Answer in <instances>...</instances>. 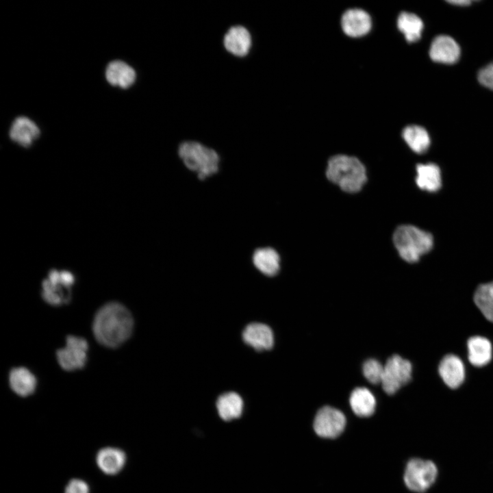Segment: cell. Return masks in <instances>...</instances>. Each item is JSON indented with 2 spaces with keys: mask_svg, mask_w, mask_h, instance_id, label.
<instances>
[{
  "mask_svg": "<svg viewBox=\"0 0 493 493\" xmlns=\"http://www.w3.org/2000/svg\"><path fill=\"white\" fill-rule=\"evenodd\" d=\"M134 325L129 310L121 303L112 301L105 303L96 312L92 332L98 343L116 349L131 337Z\"/></svg>",
  "mask_w": 493,
  "mask_h": 493,
  "instance_id": "cell-1",
  "label": "cell"
},
{
  "mask_svg": "<svg viewBox=\"0 0 493 493\" xmlns=\"http://www.w3.org/2000/svg\"><path fill=\"white\" fill-rule=\"evenodd\" d=\"M327 179L343 192H360L368 181L367 170L356 157L337 154L329 158L325 170Z\"/></svg>",
  "mask_w": 493,
  "mask_h": 493,
  "instance_id": "cell-2",
  "label": "cell"
},
{
  "mask_svg": "<svg viewBox=\"0 0 493 493\" xmlns=\"http://www.w3.org/2000/svg\"><path fill=\"white\" fill-rule=\"evenodd\" d=\"M393 244L400 257L407 263H416L433 248L431 233L418 227L403 224L397 226L392 236Z\"/></svg>",
  "mask_w": 493,
  "mask_h": 493,
  "instance_id": "cell-3",
  "label": "cell"
},
{
  "mask_svg": "<svg viewBox=\"0 0 493 493\" xmlns=\"http://www.w3.org/2000/svg\"><path fill=\"white\" fill-rule=\"evenodd\" d=\"M178 155L184 166L194 173L200 180H205L218 173L220 157L212 148L197 141H185L178 147Z\"/></svg>",
  "mask_w": 493,
  "mask_h": 493,
  "instance_id": "cell-4",
  "label": "cell"
},
{
  "mask_svg": "<svg viewBox=\"0 0 493 493\" xmlns=\"http://www.w3.org/2000/svg\"><path fill=\"white\" fill-rule=\"evenodd\" d=\"M74 275L66 270L51 269L42 280L41 296L49 305L61 306L70 303Z\"/></svg>",
  "mask_w": 493,
  "mask_h": 493,
  "instance_id": "cell-5",
  "label": "cell"
},
{
  "mask_svg": "<svg viewBox=\"0 0 493 493\" xmlns=\"http://www.w3.org/2000/svg\"><path fill=\"white\" fill-rule=\"evenodd\" d=\"M438 475V470L433 462L416 457L407 462L403 481L409 490L422 493L433 485Z\"/></svg>",
  "mask_w": 493,
  "mask_h": 493,
  "instance_id": "cell-6",
  "label": "cell"
},
{
  "mask_svg": "<svg viewBox=\"0 0 493 493\" xmlns=\"http://www.w3.org/2000/svg\"><path fill=\"white\" fill-rule=\"evenodd\" d=\"M412 367L409 361L398 355L389 357L383 366L381 385L388 394L396 393L412 377Z\"/></svg>",
  "mask_w": 493,
  "mask_h": 493,
  "instance_id": "cell-7",
  "label": "cell"
},
{
  "mask_svg": "<svg viewBox=\"0 0 493 493\" xmlns=\"http://www.w3.org/2000/svg\"><path fill=\"white\" fill-rule=\"evenodd\" d=\"M88 350V344L86 339L68 335L66 336L65 347L55 352L57 361L65 371L82 369L87 362Z\"/></svg>",
  "mask_w": 493,
  "mask_h": 493,
  "instance_id": "cell-8",
  "label": "cell"
},
{
  "mask_svg": "<svg viewBox=\"0 0 493 493\" xmlns=\"http://www.w3.org/2000/svg\"><path fill=\"white\" fill-rule=\"evenodd\" d=\"M346 422V417L340 410L330 406H324L315 416L314 429L320 437L336 438L343 432Z\"/></svg>",
  "mask_w": 493,
  "mask_h": 493,
  "instance_id": "cell-9",
  "label": "cell"
},
{
  "mask_svg": "<svg viewBox=\"0 0 493 493\" xmlns=\"http://www.w3.org/2000/svg\"><path fill=\"white\" fill-rule=\"evenodd\" d=\"M343 31L351 37H360L369 32L372 27L370 16L358 8L347 10L341 18Z\"/></svg>",
  "mask_w": 493,
  "mask_h": 493,
  "instance_id": "cell-10",
  "label": "cell"
},
{
  "mask_svg": "<svg viewBox=\"0 0 493 493\" xmlns=\"http://www.w3.org/2000/svg\"><path fill=\"white\" fill-rule=\"evenodd\" d=\"M431 58L436 62L452 64L458 60L460 48L456 41L447 35H439L432 41L429 49Z\"/></svg>",
  "mask_w": 493,
  "mask_h": 493,
  "instance_id": "cell-11",
  "label": "cell"
},
{
  "mask_svg": "<svg viewBox=\"0 0 493 493\" xmlns=\"http://www.w3.org/2000/svg\"><path fill=\"white\" fill-rule=\"evenodd\" d=\"M438 372L444 383L452 389L460 386L465 379L462 361L455 355H447L440 361Z\"/></svg>",
  "mask_w": 493,
  "mask_h": 493,
  "instance_id": "cell-12",
  "label": "cell"
},
{
  "mask_svg": "<svg viewBox=\"0 0 493 493\" xmlns=\"http://www.w3.org/2000/svg\"><path fill=\"white\" fill-rule=\"evenodd\" d=\"M416 172L415 182L420 190L429 192H436L442 188V173L437 164L434 162L417 164Z\"/></svg>",
  "mask_w": 493,
  "mask_h": 493,
  "instance_id": "cell-13",
  "label": "cell"
},
{
  "mask_svg": "<svg viewBox=\"0 0 493 493\" xmlns=\"http://www.w3.org/2000/svg\"><path fill=\"white\" fill-rule=\"evenodd\" d=\"M251 43L250 32L246 27L241 25L230 27L223 39L226 50L238 57L246 55L251 49Z\"/></svg>",
  "mask_w": 493,
  "mask_h": 493,
  "instance_id": "cell-14",
  "label": "cell"
},
{
  "mask_svg": "<svg viewBox=\"0 0 493 493\" xmlns=\"http://www.w3.org/2000/svg\"><path fill=\"white\" fill-rule=\"evenodd\" d=\"M246 344L256 351L270 349L274 344V336L271 329L266 325L253 323L248 325L242 333Z\"/></svg>",
  "mask_w": 493,
  "mask_h": 493,
  "instance_id": "cell-15",
  "label": "cell"
},
{
  "mask_svg": "<svg viewBox=\"0 0 493 493\" xmlns=\"http://www.w3.org/2000/svg\"><path fill=\"white\" fill-rule=\"evenodd\" d=\"M252 263L257 270L268 277L277 275L280 270L281 257L273 247H259L252 254Z\"/></svg>",
  "mask_w": 493,
  "mask_h": 493,
  "instance_id": "cell-16",
  "label": "cell"
},
{
  "mask_svg": "<svg viewBox=\"0 0 493 493\" xmlns=\"http://www.w3.org/2000/svg\"><path fill=\"white\" fill-rule=\"evenodd\" d=\"M39 135L40 129L38 126L25 116L16 118L10 130V138L23 147H30Z\"/></svg>",
  "mask_w": 493,
  "mask_h": 493,
  "instance_id": "cell-17",
  "label": "cell"
},
{
  "mask_svg": "<svg viewBox=\"0 0 493 493\" xmlns=\"http://www.w3.org/2000/svg\"><path fill=\"white\" fill-rule=\"evenodd\" d=\"M8 379L12 390L20 396L31 395L36 389V377L25 367L12 368L9 372Z\"/></svg>",
  "mask_w": 493,
  "mask_h": 493,
  "instance_id": "cell-18",
  "label": "cell"
},
{
  "mask_svg": "<svg viewBox=\"0 0 493 493\" xmlns=\"http://www.w3.org/2000/svg\"><path fill=\"white\" fill-rule=\"evenodd\" d=\"M126 455L121 449L106 447L99 451L96 462L99 469L105 474L114 475L124 467Z\"/></svg>",
  "mask_w": 493,
  "mask_h": 493,
  "instance_id": "cell-19",
  "label": "cell"
},
{
  "mask_svg": "<svg viewBox=\"0 0 493 493\" xmlns=\"http://www.w3.org/2000/svg\"><path fill=\"white\" fill-rule=\"evenodd\" d=\"M105 77L111 85L127 88L134 83L136 74L134 69L125 62L114 60L108 65Z\"/></svg>",
  "mask_w": 493,
  "mask_h": 493,
  "instance_id": "cell-20",
  "label": "cell"
},
{
  "mask_svg": "<svg viewBox=\"0 0 493 493\" xmlns=\"http://www.w3.org/2000/svg\"><path fill=\"white\" fill-rule=\"evenodd\" d=\"M468 358L471 364L477 367L486 365L492 359V344L482 336H473L467 342Z\"/></svg>",
  "mask_w": 493,
  "mask_h": 493,
  "instance_id": "cell-21",
  "label": "cell"
},
{
  "mask_svg": "<svg viewBox=\"0 0 493 493\" xmlns=\"http://www.w3.org/2000/svg\"><path fill=\"white\" fill-rule=\"evenodd\" d=\"M349 403L357 416L369 417L375 412L376 399L368 388H355L351 394Z\"/></svg>",
  "mask_w": 493,
  "mask_h": 493,
  "instance_id": "cell-22",
  "label": "cell"
},
{
  "mask_svg": "<svg viewBox=\"0 0 493 493\" xmlns=\"http://www.w3.org/2000/svg\"><path fill=\"white\" fill-rule=\"evenodd\" d=\"M220 417L226 421L239 418L243 409V401L236 392H227L220 395L216 402Z\"/></svg>",
  "mask_w": 493,
  "mask_h": 493,
  "instance_id": "cell-23",
  "label": "cell"
},
{
  "mask_svg": "<svg viewBox=\"0 0 493 493\" xmlns=\"http://www.w3.org/2000/svg\"><path fill=\"white\" fill-rule=\"evenodd\" d=\"M402 137L409 147L415 153L422 154L429 149L431 143L427 130L419 125H409L402 131Z\"/></svg>",
  "mask_w": 493,
  "mask_h": 493,
  "instance_id": "cell-24",
  "label": "cell"
},
{
  "mask_svg": "<svg viewBox=\"0 0 493 493\" xmlns=\"http://www.w3.org/2000/svg\"><path fill=\"white\" fill-rule=\"evenodd\" d=\"M397 27L408 42H415L421 36L423 22L416 14L403 12L398 16Z\"/></svg>",
  "mask_w": 493,
  "mask_h": 493,
  "instance_id": "cell-25",
  "label": "cell"
},
{
  "mask_svg": "<svg viewBox=\"0 0 493 493\" xmlns=\"http://www.w3.org/2000/svg\"><path fill=\"white\" fill-rule=\"evenodd\" d=\"M474 302L483 315L493 322V281L479 285L474 294Z\"/></svg>",
  "mask_w": 493,
  "mask_h": 493,
  "instance_id": "cell-26",
  "label": "cell"
},
{
  "mask_svg": "<svg viewBox=\"0 0 493 493\" xmlns=\"http://www.w3.org/2000/svg\"><path fill=\"white\" fill-rule=\"evenodd\" d=\"M363 374L371 383L377 384L381 382L383 366L375 359L366 360L363 364Z\"/></svg>",
  "mask_w": 493,
  "mask_h": 493,
  "instance_id": "cell-27",
  "label": "cell"
},
{
  "mask_svg": "<svg viewBox=\"0 0 493 493\" xmlns=\"http://www.w3.org/2000/svg\"><path fill=\"white\" fill-rule=\"evenodd\" d=\"M478 80L483 86L493 90V62L479 70Z\"/></svg>",
  "mask_w": 493,
  "mask_h": 493,
  "instance_id": "cell-28",
  "label": "cell"
},
{
  "mask_svg": "<svg viewBox=\"0 0 493 493\" xmlns=\"http://www.w3.org/2000/svg\"><path fill=\"white\" fill-rule=\"evenodd\" d=\"M64 493H89V488L85 481L73 479L67 484Z\"/></svg>",
  "mask_w": 493,
  "mask_h": 493,
  "instance_id": "cell-29",
  "label": "cell"
},
{
  "mask_svg": "<svg viewBox=\"0 0 493 493\" xmlns=\"http://www.w3.org/2000/svg\"><path fill=\"white\" fill-rule=\"evenodd\" d=\"M448 2L456 4V5H466L469 3H470V1L469 0H453V1H448Z\"/></svg>",
  "mask_w": 493,
  "mask_h": 493,
  "instance_id": "cell-30",
  "label": "cell"
}]
</instances>
